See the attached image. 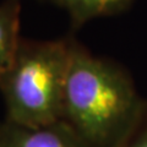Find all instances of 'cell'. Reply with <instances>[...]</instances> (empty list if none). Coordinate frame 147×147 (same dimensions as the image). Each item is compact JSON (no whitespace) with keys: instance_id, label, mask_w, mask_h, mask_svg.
Here are the masks:
<instances>
[{"instance_id":"6da1fadb","label":"cell","mask_w":147,"mask_h":147,"mask_svg":"<svg viewBox=\"0 0 147 147\" xmlns=\"http://www.w3.org/2000/svg\"><path fill=\"white\" fill-rule=\"evenodd\" d=\"M146 103L123 66L94 57L71 39L63 120L90 147H120L137 126Z\"/></svg>"},{"instance_id":"7a4b0ae2","label":"cell","mask_w":147,"mask_h":147,"mask_svg":"<svg viewBox=\"0 0 147 147\" xmlns=\"http://www.w3.org/2000/svg\"><path fill=\"white\" fill-rule=\"evenodd\" d=\"M70 44L71 39L21 40L11 65L0 76L7 120L42 126L63 119Z\"/></svg>"},{"instance_id":"3957f363","label":"cell","mask_w":147,"mask_h":147,"mask_svg":"<svg viewBox=\"0 0 147 147\" xmlns=\"http://www.w3.org/2000/svg\"><path fill=\"white\" fill-rule=\"evenodd\" d=\"M0 147H90L60 120L42 126H27L6 120L0 124Z\"/></svg>"},{"instance_id":"277c9868","label":"cell","mask_w":147,"mask_h":147,"mask_svg":"<svg viewBox=\"0 0 147 147\" xmlns=\"http://www.w3.org/2000/svg\"><path fill=\"white\" fill-rule=\"evenodd\" d=\"M22 0H4L0 4V76L7 70L17 53Z\"/></svg>"},{"instance_id":"5b68a950","label":"cell","mask_w":147,"mask_h":147,"mask_svg":"<svg viewBox=\"0 0 147 147\" xmlns=\"http://www.w3.org/2000/svg\"><path fill=\"white\" fill-rule=\"evenodd\" d=\"M134 0H71L65 10L74 27H80L90 20L110 16L124 11Z\"/></svg>"},{"instance_id":"8992f818","label":"cell","mask_w":147,"mask_h":147,"mask_svg":"<svg viewBox=\"0 0 147 147\" xmlns=\"http://www.w3.org/2000/svg\"><path fill=\"white\" fill-rule=\"evenodd\" d=\"M120 147H147V103L137 126Z\"/></svg>"},{"instance_id":"52a82bcc","label":"cell","mask_w":147,"mask_h":147,"mask_svg":"<svg viewBox=\"0 0 147 147\" xmlns=\"http://www.w3.org/2000/svg\"><path fill=\"white\" fill-rule=\"evenodd\" d=\"M49 1L57 4L58 6H61L63 9H66V6L69 5V4H70L71 0H49Z\"/></svg>"}]
</instances>
